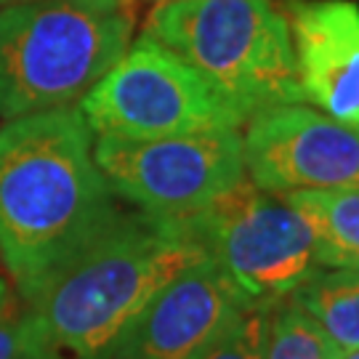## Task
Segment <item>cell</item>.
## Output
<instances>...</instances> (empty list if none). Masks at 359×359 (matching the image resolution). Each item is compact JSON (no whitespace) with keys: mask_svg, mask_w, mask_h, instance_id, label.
<instances>
[{"mask_svg":"<svg viewBox=\"0 0 359 359\" xmlns=\"http://www.w3.org/2000/svg\"><path fill=\"white\" fill-rule=\"evenodd\" d=\"M93 139L77 104L0 128V261L22 301L123 210L93 157Z\"/></svg>","mask_w":359,"mask_h":359,"instance_id":"6da1fadb","label":"cell"},{"mask_svg":"<svg viewBox=\"0 0 359 359\" xmlns=\"http://www.w3.org/2000/svg\"><path fill=\"white\" fill-rule=\"evenodd\" d=\"M200 256L176 218L123 208L19 309V359H112L130 322Z\"/></svg>","mask_w":359,"mask_h":359,"instance_id":"7a4b0ae2","label":"cell"},{"mask_svg":"<svg viewBox=\"0 0 359 359\" xmlns=\"http://www.w3.org/2000/svg\"><path fill=\"white\" fill-rule=\"evenodd\" d=\"M139 0L0 6V117L80 104L128 51Z\"/></svg>","mask_w":359,"mask_h":359,"instance_id":"3957f363","label":"cell"},{"mask_svg":"<svg viewBox=\"0 0 359 359\" xmlns=\"http://www.w3.org/2000/svg\"><path fill=\"white\" fill-rule=\"evenodd\" d=\"M147 35L197 69L245 120L304 104L290 27L271 0H157Z\"/></svg>","mask_w":359,"mask_h":359,"instance_id":"277c9868","label":"cell"},{"mask_svg":"<svg viewBox=\"0 0 359 359\" xmlns=\"http://www.w3.org/2000/svg\"><path fill=\"white\" fill-rule=\"evenodd\" d=\"M176 221L253 306H274L290 298L298 285L322 269L306 218L285 197L258 189L250 179Z\"/></svg>","mask_w":359,"mask_h":359,"instance_id":"5b68a950","label":"cell"},{"mask_svg":"<svg viewBox=\"0 0 359 359\" xmlns=\"http://www.w3.org/2000/svg\"><path fill=\"white\" fill-rule=\"evenodd\" d=\"M93 136L168 139L248 123L197 69L144 32L80 99Z\"/></svg>","mask_w":359,"mask_h":359,"instance_id":"8992f818","label":"cell"},{"mask_svg":"<svg viewBox=\"0 0 359 359\" xmlns=\"http://www.w3.org/2000/svg\"><path fill=\"white\" fill-rule=\"evenodd\" d=\"M93 157L117 200L157 218H184L208 208L245 173L240 130L168 139L96 136Z\"/></svg>","mask_w":359,"mask_h":359,"instance_id":"52a82bcc","label":"cell"},{"mask_svg":"<svg viewBox=\"0 0 359 359\" xmlns=\"http://www.w3.org/2000/svg\"><path fill=\"white\" fill-rule=\"evenodd\" d=\"M243 149L248 179L277 197L359 189V126L306 104L253 115L245 123Z\"/></svg>","mask_w":359,"mask_h":359,"instance_id":"ba28073f","label":"cell"},{"mask_svg":"<svg viewBox=\"0 0 359 359\" xmlns=\"http://www.w3.org/2000/svg\"><path fill=\"white\" fill-rule=\"evenodd\" d=\"M248 309L229 274L200 256L130 322L112 359H200Z\"/></svg>","mask_w":359,"mask_h":359,"instance_id":"9c48e42d","label":"cell"},{"mask_svg":"<svg viewBox=\"0 0 359 359\" xmlns=\"http://www.w3.org/2000/svg\"><path fill=\"white\" fill-rule=\"evenodd\" d=\"M304 102L359 126V6L351 0H285Z\"/></svg>","mask_w":359,"mask_h":359,"instance_id":"30bf717a","label":"cell"},{"mask_svg":"<svg viewBox=\"0 0 359 359\" xmlns=\"http://www.w3.org/2000/svg\"><path fill=\"white\" fill-rule=\"evenodd\" d=\"M285 200L309 221L322 269H359V189L293 192Z\"/></svg>","mask_w":359,"mask_h":359,"instance_id":"8fae6325","label":"cell"},{"mask_svg":"<svg viewBox=\"0 0 359 359\" xmlns=\"http://www.w3.org/2000/svg\"><path fill=\"white\" fill-rule=\"evenodd\" d=\"M290 298L320 325L338 357L359 348V269H317Z\"/></svg>","mask_w":359,"mask_h":359,"instance_id":"7c38bea8","label":"cell"},{"mask_svg":"<svg viewBox=\"0 0 359 359\" xmlns=\"http://www.w3.org/2000/svg\"><path fill=\"white\" fill-rule=\"evenodd\" d=\"M264 359H338L320 325L293 298L269 309Z\"/></svg>","mask_w":359,"mask_h":359,"instance_id":"4fadbf2b","label":"cell"},{"mask_svg":"<svg viewBox=\"0 0 359 359\" xmlns=\"http://www.w3.org/2000/svg\"><path fill=\"white\" fill-rule=\"evenodd\" d=\"M271 306L248 309L200 359H264Z\"/></svg>","mask_w":359,"mask_h":359,"instance_id":"5bb4252c","label":"cell"},{"mask_svg":"<svg viewBox=\"0 0 359 359\" xmlns=\"http://www.w3.org/2000/svg\"><path fill=\"white\" fill-rule=\"evenodd\" d=\"M0 359H19V309L0 317Z\"/></svg>","mask_w":359,"mask_h":359,"instance_id":"9a60e30c","label":"cell"},{"mask_svg":"<svg viewBox=\"0 0 359 359\" xmlns=\"http://www.w3.org/2000/svg\"><path fill=\"white\" fill-rule=\"evenodd\" d=\"M13 295H11V285L6 280V274L0 269V317H6L8 311H13Z\"/></svg>","mask_w":359,"mask_h":359,"instance_id":"2e32d148","label":"cell"},{"mask_svg":"<svg viewBox=\"0 0 359 359\" xmlns=\"http://www.w3.org/2000/svg\"><path fill=\"white\" fill-rule=\"evenodd\" d=\"M338 359H359V348H351V351H346V354H341Z\"/></svg>","mask_w":359,"mask_h":359,"instance_id":"e0dca14e","label":"cell"},{"mask_svg":"<svg viewBox=\"0 0 359 359\" xmlns=\"http://www.w3.org/2000/svg\"><path fill=\"white\" fill-rule=\"evenodd\" d=\"M8 3H16V0H0V6H8Z\"/></svg>","mask_w":359,"mask_h":359,"instance_id":"ac0fdd59","label":"cell"},{"mask_svg":"<svg viewBox=\"0 0 359 359\" xmlns=\"http://www.w3.org/2000/svg\"><path fill=\"white\" fill-rule=\"evenodd\" d=\"M16 3H19V0H16Z\"/></svg>","mask_w":359,"mask_h":359,"instance_id":"d6986e66","label":"cell"}]
</instances>
